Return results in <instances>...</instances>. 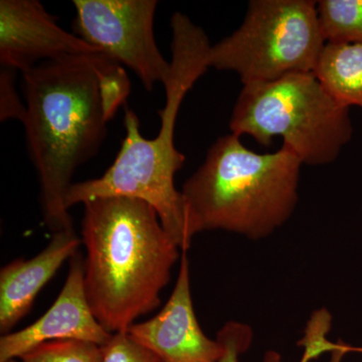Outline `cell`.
Wrapping results in <instances>:
<instances>
[{"mask_svg":"<svg viewBox=\"0 0 362 362\" xmlns=\"http://www.w3.org/2000/svg\"><path fill=\"white\" fill-rule=\"evenodd\" d=\"M170 25V70L163 82L165 104L158 111V133L146 139L140 132L138 116L126 107V136L115 160L101 177L74 182L66 206L70 209L100 197L140 199L156 209L166 232L181 252H187L197 233L185 197L175 187L176 173L185 161L175 146L176 121L188 90L209 68L211 45L204 30L185 14H173Z\"/></svg>","mask_w":362,"mask_h":362,"instance_id":"1","label":"cell"},{"mask_svg":"<svg viewBox=\"0 0 362 362\" xmlns=\"http://www.w3.org/2000/svg\"><path fill=\"white\" fill-rule=\"evenodd\" d=\"M84 284L93 313L110 332H127L156 310L181 250L156 209L126 197L84 204Z\"/></svg>","mask_w":362,"mask_h":362,"instance_id":"2","label":"cell"},{"mask_svg":"<svg viewBox=\"0 0 362 362\" xmlns=\"http://www.w3.org/2000/svg\"><path fill=\"white\" fill-rule=\"evenodd\" d=\"M28 152L39 176L44 223L52 233L75 232L66 197L81 165L107 135L97 69L83 59L40 63L23 74Z\"/></svg>","mask_w":362,"mask_h":362,"instance_id":"3","label":"cell"},{"mask_svg":"<svg viewBox=\"0 0 362 362\" xmlns=\"http://www.w3.org/2000/svg\"><path fill=\"white\" fill-rule=\"evenodd\" d=\"M301 159L283 145L259 154L240 136L218 138L182 192L197 233L226 230L263 239L289 220L298 202Z\"/></svg>","mask_w":362,"mask_h":362,"instance_id":"4","label":"cell"},{"mask_svg":"<svg viewBox=\"0 0 362 362\" xmlns=\"http://www.w3.org/2000/svg\"><path fill=\"white\" fill-rule=\"evenodd\" d=\"M233 134L270 146L283 138L302 163L335 160L354 134L349 108L326 89L315 73H294L244 85L230 120Z\"/></svg>","mask_w":362,"mask_h":362,"instance_id":"5","label":"cell"},{"mask_svg":"<svg viewBox=\"0 0 362 362\" xmlns=\"http://www.w3.org/2000/svg\"><path fill=\"white\" fill-rule=\"evenodd\" d=\"M326 40L317 1L252 0L242 25L211 45L209 68L233 71L243 84L314 73Z\"/></svg>","mask_w":362,"mask_h":362,"instance_id":"6","label":"cell"},{"mask_svg":"<svg viewBox=\"0 0 362 362\" xmlns=\"http://www.w3.org/2000/svg\"><path fill=\"white\" fill-rule=\"evenodd\" d=\"M63 59H83L97 69L100 90L107 101L130 92V80L123 66L99 47L58 25L37 0L0 1V64L21 71L40 63Z\"/></svg>","mask_w":362,"mask_h":362,"instance_id":"7","label":"cell"},{"mask_svg":"<svg viewBox=\"0 0 362 362\" xmlns=\"http://www.w3.org/2000/svg\"><path fill=\"white\" fill-rule=\"evenodd\" d=\"M74 30L119 65L134 71L148 92L170 70L154 37L156 0H75Z\"/></svg>","mask_w":362,"mask_h":362,"instance_id":"8","label":"cell"},{"mask_svg":"<svg viewBox=\"0 0 362 362\" xmlns=\"http://www.w3.org/2000/svg\"><path fill=\"white\" fill-rule=\"evenodd\" d=\"M127 332L163 362H220L223 344L204 334L195 316L187 252H181L175 289L163 308Z\"/></svg>","mask_w":362,"mask_h":362,"instance_id":"9","label":"cell"},{"mask_svg":"<svg viewBox=\"0 0 362 362\" xmlns=\"http://www.w3.org/2000/svg\"><path fill=\"white\" fill-rule=\"evenodd\" d=\"M112 334L97 320L85 291L84 259L77 252L63 289L44 315L23 329L1 335L0 362L21 359L42 343L54 340H84L103 346Z\"/></svg>","mask_w":362,"mask_h":362,"instance_id":"10","label":"cell"},{"mask_svg":"<svg viewBox=\"0 0 362 362\" xmlns=\"http://www.w3.org/2000/svg\"><path fill=\"white\" fill-rule=\"evenodd\" d=\"M76 232L52 233L47 246L30 259H16L0 270V332H11L32 309L35 298L65 262L78 252Z\"/></svg>","mask_w":362,"mask_h":362,"instance_id":"11","label":"cell"},{"mask_svg":"<svg viewBox=\"0 0 362 362\" xmlns=\"http://www.w3.org/2000/svg\"><path fill=\"white\" fill-rule=\"evenodd\" d=\"M314 73L340 103L362 109V45L326 44Z\"/></svg>","mask_w":362,"mask_h":362,"instance_id":"12","label":"cell"},{"mask_svg":"<svg viewBox=\"0 0 362 362\" xmlns=\"http://www.w3.org/2000/svg\"><path fill=\"white\" fill-rule=\"evenodd\" d=\"M326 44L362 45V0L317 1Z\"/></svg>","mask_w":362,"mask_h":362,"instance_id":"13","label":"cell"},{"mask_svg":"<svg viewBox=\"0 0 362 362\" xmlns=\"http://www.w3.org/2000/svg\"><path fill=\"white\" fill-rule=\"evenodd\" d=\"M23 362H103L102 346L84 340H54L33 347Z\"/></svg>","mask_w":362,"mask_h":362,"instance_id":"14","label":"cell"},{"mask_svg":"<svg viewBox=\"0 0 362 362\" xmlns=\"http://www.w3.org/2000/svg\"><path fill=\"white\" fill-rule=\"evenodd\" d=\"M218 340L225 349V354L220 362H239L240 354L246 352L251 345L252 332L246 324L230 321L218 333ZM282 357L275 350H269L264 356L263 362H281Z\"/></svg>","mask_w":362,"mask_h":362,"instance_id":"15","label":"cell"},{"mask_svg":"<svg viewBox=\"0 0 362 362\" xmlns=\"http://www.w3.org/2000/svg\"><path fill=\"white\" fill-rule=\"evenodd\" d=\"M329 312L321 309L312 314L310 320L307 323L304 337L298 342L305 351L309 352L314 359L319 358L326 352H333L341 346V340L334 343L328 340L327 334L331 328Z\"/></svg>","mask_w":362,"mask_h":362,"instance_id":"16","label":"cell"},{"mask_svg":"<svg viewBox=\"0 0 362 362\" xmlns=\"http://www.w3.org/2000/svg\"><path fill=\"white\" fill-rule=\"evenodd\" d=\"M102 350L103 362H163L151 350L133 339L128 332L112 334Z\"/></svg>","mask_w":362,"mask_h":362,"instance_id":"17","label":"cell"},{"mask_svg":"<svg viewBox=\"0 0 362 362\" xmlns=\"http://www.w3.org/2000/svg\"><path fill=\"white\" fill-rule=\"evenodd\" d=\"M16 73L13 69L1 66L0 70V120H18L23 122L26 105L21 102L16 90Z\"/></svg>","mask_w":362,"mask_h":362,"instance_id":"18","label":"cell"},{"mask_svg":"<svg viewBox=\"0 0 362 362\" xmlns=\"http://www.w3.org/2000/svg\"><path fill=\"white\" fill-rule=\"evenodd\" d=\"M349 352H354V346L341 342V346L339 349L331 352L330 362H341L345 354H349Z\"/></svg>","mask_w":362,"mask_h":362,"instance_id":"19","label":"cell"},{"mask_svg":"<svg viewBox=\"0 0 362 362\" xmlns=\"http://www.w3.org/2000/svg\"><path fill=\"white\" fill-rule=\"evenodd\" d=\"M314 361L313 357L310 356L307 351H303V354H302L301 359H300V362H310Z\"/></svg>","mask_w":362,"mask_h":362,"instance_id":"20","label":"cell"},{"mask_svg":"<svg viewBox=\"0 0 362 362\" xmlns=\"http://www.w3.org/2000/svg\"><path fill=\"white\" fill-rule=\"evenodd\" d=\"M7 362H23L21 361V359H13V361H9Z\"/></svg>","mask_w":362,"mask_h":362,"instance_id":"21","label":"cell"},{"mask_svg":"<svg viewBox=\"0 0 362 362\" xmlns=\"http://www.w3.org/2000/svg\"><path fill=\"white\" fill-rule=\"evenodd\" d=\"M361 354H362V349H361Z\"/></svg>","mask_w":362,"mask_h":362,"instance_id":"22","label":"cell"}]
</instances>
